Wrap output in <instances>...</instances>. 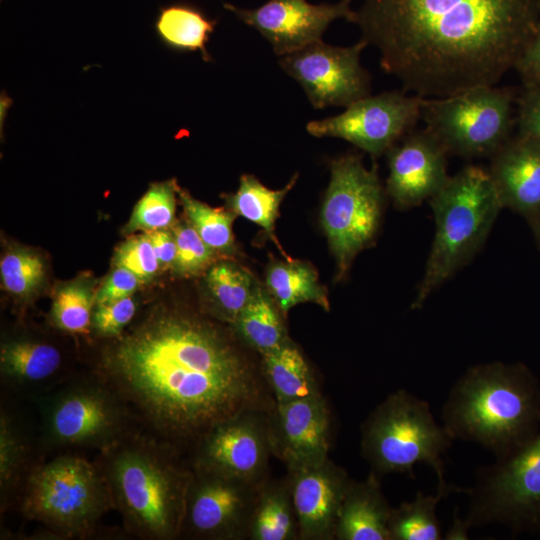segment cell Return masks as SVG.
Segmentation results:
<instances>
[{"mask_svg": "<svg viewBox=\"0 0 540 540\" xmlns=\"http://www.w3.org/2000/svg\"><path fill=\"white\" fill-rule=\"evenodd\" d=\"M267 287L283 313L303 302H313L329 309L324 287L316 271L305 262L286 261L271 263L266 276Z\"/></svg>", "mask_w": 540, "mask_h": 540, "instance_id": "23", "label": "cell"}, {"mask_svg": "<svg viewBox=\"0 0 540 540\" xmlns=\"http://www.w3.org/2000/svg\"><path fill=\"white\" fill-rule=\"evenodd\" d=\"M200 440L199 469L250 484L263 473L271 448L269 426L252 410L221 422Z\"/></svg>", "mask_w": 540, "mask_h": 540, "instance_id": "15", "label": "cell"}, {"mask_svg": "<svg viewBox=\"0 0 540 540\" xmlns=\"http://www.w3.org/2000/svg\"><path fill=\"white\" fill-rule=\"evenodd\" d=\"M518 135L540 141V85L524 86L517 99Z\"/></svg>", "mask_w": 540, "mask_h": 540, "instance_id": "39", "label": "cell"}, {"mask_svg": "<svg viewBox=\"0 0 540 540\" xmlns=\"http://www.w3.org/2000/svg\"><path fill=\"white\" fill-rule=\"evenodd\" d=\"M45 272L41 256L28 249H13L3 255L0 262L3 288L19 297L34 293L42 284Z\"/></svg>", "mask_w": 540, "mask_h": 540, "instance_id": "34", "label": "cell"}, {"mask_svg": "<svg viewBox=\"0 0 540 540\" xmlns=\"http://www.w3.org/2000/svg\"><path fill=\"white\" fill-rule=\"evenodd\" d=\"M423 97L402 91L369 95L339 115L310 121L309 134L344 139L365 152L378 156L413 130L421 119Z\"/></svg>", "mask_w": 540, "mask_h": 540, "instance_id": "11", "label": "cell"}, {"mask_svg": "<svg viewBox=\"0 0 540 540\" xmlns=\"http://www.w3.org/2000/svg\"><path fill=\"white\" fill-rule=\"evenodd\" d=\"M533 214H537V226H538V233L540 236V207Z\"/></svg>", "mask_w": 540, "mask_h": 540, "instance_id": "44", "label": "cell"}, {"mask_svg": "<svg viewBox=\"0 0 540 540\" xmlns=\"http://www.w3.org/2000/svg\"><path fill=\"white\" fill-rule=\"evenodd\" d=\"M113 264L115 267L129 270L140 282L151 280L160 268L152 244L145 233L121 243L115 251Z\"/></svg>", "mask_w": 540, "mask_h": 540, "instance_id": "36", "label": "cell"}, {"mask_svg": "<svg viewBox=\"0 0 540 540\" xmlns=\"http://www.w3.org/2000/svg\"><path fill=\"white\" fill-rule=\"evenodd\" d=\"M367 45L362 39L349 47L319 40L282 56L279 65L300 84L314 108L347 107L371 95L370 75L360 63Z\"/></svg>", "mask_w": 540, "mask_h": 540, "instance_id": "12", "label": "cell"}, {"mask_svg": "<svg viewBox=\"0 0 540 540\" xmlns=\"http://www.w3.org/2000/svg\"><path fill=\"white\" fill-rule=\"evenodd\" d=\"M537 1H538V3H539V6H540V0H537Z\"/></svg>", "mask_w": 540, "mask_h": 540, "instance_id": "45", "label": "cell"}, {"mask_svg": "<svg viewBox=\"0 0 540 540\" xmlns=\"http://www.w3.org/2000/svg\"><path fill=\"white\" fill-rule=\"evenodd\" d=\"M95 294L91 283L84 279L59 287L51 309L54 324L71 333H86L92 323Z\"/></svg>", "mask_w": 540, "mask_h": 540, "instance_id": "32", "label": "cell"}, {"mask_svg": "<svg viewBox=\"0 0 540 540\" xmlns=\"http://www.w3.org/2000/svg\"><path fill=\"white\" fill-rule=\"evenodd\" d=\"M447 495L418 492L412 501L392 508L389 519L390 540H440L441 528L436 516L440 500Z\"/></svg>", "mask_w": 540, "mask_h": 540, "instance_id": "29", "label": "cell"}, {"mask_svg": "<svg viewBox=\"0 0 540 540\" xmlns=\"http://www.w3.org/2000/svg\"><path fill=\"white\" fill-rule=\"evenodd\" d=\"M177 188L174 180L151 184L135 205L123 231L167 229L174 221Z\"/></svg>", "mask_w": 540, "mask_h": 540, "instance_id": "33", "label": "cell"}, {"mask_svg": "<svg viewBox=\"0 0 540 540\" xmlns=\"http://www.w3.org/2000/svg\"><path fill=\"white\" fill-rule=\"evenodd\" d=\"M488 171L503 208L533 214L540 207V141L510 137L491 156Z\"/></svg>", "mask_w": 540, "mask_h": 540, "instance_id": "20", "label": "cell"}, {"mask_svg": "<svg viewBox=\"0 0 540 540\" xmlns=\"http://www.w3.org/2000/svg\"><path fill=\"white\" fill-rule=\"evenodd\" d=\"M539 22L537 0H366L353 23L404 91L439 98L495 86Z\"/></svg>", "mask_w": 540, "mask_h": 540, "instance_id": "2", "label": "cell"}, {"mask_svg": "<svg viewBox=\"0 0 540 540\" xmlns=\"http://www.w3.org/2000/svg\"><path fill=\"white\" fill-rule=\"evenodd\" d=\"M124 406L105 386L79 387L63 394L49 415L52 438L68 445H101L121 437Z\"/></svg>", "mask_w": 540, "mask_h": 540, "instance_id": "17", "label": "cell"}, {"mask_svg": "<svg viewBox=\"0 0 540 540\" xmlns=\"http://www.w3.org/2000/svg\"><path fill=\"white\" fill-rule=\"evenodd\" d=\"M383 198L376 168H365L358 155H345L331 163L321 218L339 278L348 271L354 257L375 238Z\"/></svg>", "mask_w": 540, "mask_h": 540, "instance_id": "10", "label": "cell"}, {"mask_svg": "<svg viewBox=\"0 0 540 540\" xmlns=\"http://www.w3.org/2000/svg\"><path fill=\"white\" fill-rule=\"evenodd\" d=\"M206 282L223 315L234 323L254 291L251 276L233 263L220 262L208 271Z\"/></svg>", "mask_w": 540, "mask_h": 540, "instance_id": "31", "label": "cell"}, {"mask_svg": "<svg viewBox=\"0 0 540 540\" xmlns=\"http://www.w3.org/2000/svg\"><path fill=\"white\" fill-rule=\"evenodd\" d=\"M514 100L509 88L477 87L452 96L424 98L421 119L448 154L491 157L511 137Z\"/></svg>", "mask_w": 540, "mask_h": 540, "instance_id": "8", "label": "cell"}, {"mask_svg": "<svg viewBox=\"0 0 540 540\" xmlns=\"http://www.w3.org/2000/svg\"><path fill=\"white\" fill-rule=\"evenodd\" d=\"M514 68L524 86L540 85V22L516 60Z\"/></svg>", "mask_w": 540, "mask_h": 540, "instance_id": "41", "label": "cell"}, {"mask_svg": "<svg viewBox=\"0 0 540 540\" xmlns=\"http://www.w3.org/2000/svg\"><path fill=\"white\" fill-rule=\"evenodd\" d=\"M470 529L471 527L469 526L467 521L465 519L458 518L457 514L455 513L453 524L444 538L447 540L468 539V533Z\"/></svg>", "mask_w": 540, "mask_h": 540, "instance_id": "43", "label": "cell"}, {"mask_svg": "<svg viewBox=\"0 0 540 540\" xmlns=\"http://www.w3.org/2000/svg\"><path fill=\"white\" fill-rule=\"evenodd\" d=\"M269 426L271 448L290 469L321 464L330 446V412L320 394L277 402Z\"/></svg>", "mask_w": 540, "mask_h": 540, "instance_id": "18", "label": "cell"}, {"mask_svg": "<svg viewBox=\"0 0 540 540\" xmlns=\"http://www.w3.org/2000/svg\"><path fill=\"white\" fill-rule=\"evenodd\" d=\"M176 242L175 271L183 276H192L203 271L211 262L210 248L189 224H177L173 229Z\"/></svg>", "mask_w": 540, "mask_h": 540, "instance_id": "35", "label": "cell"}, {"mask_svg": "<svg viewBox=\"0 0 540 540\" xmlns=\"http://www.w3.org/2000/svg\"><path fill=\"white\" fill-rule=\"evenodd\" d=\"M469 497V526L500 524L515 533H540V431L526 445L480 467Z\"/></svg>", "mask_w": 540, "mask_h": 540, "instance_id": "9", "label": "cell"}, {"mask_svg": "<svg viewBox=\"0 0 540 540\" xmlns=\"http://www.w3.org/2000/svg\"><path fill=\"white\" fill-rule=\"evenodd\" d=\"M392 508L373 472L363 482L351 481L342 502L335 536L340 540H390Z\"/></svg>", "mask_w": 540, "mask_h": 540, "instance_id": "21", "label": "cell"}, {"mask_svg": "<svg viewBox=\"0 0 540 540\" xmlns=\"http://www.w3.org/2000/svg\"><path fill=\"white\" fill-rule=\"evenodd\" d=\"M233 324L242 339L261 355L287 339L274 303L260 288L254 289Z\"/></svg>", "mask_w": 540, "mask_h": 540, "instance_id": "26", "label": "cell"}, {"mask_svg": "<svg viewBox=\"0 0 540 540\" xmlns=\"http://www.w3.org/2000/svg\"><path fill=\"white\" fill-rule=\"evenodd\" d=\"M105 386L157 434L201 439L250 411L260 385L248 362L212 325L161 312L106 349Z\"/></svg>", "mask_w": 540, "mask_h": 540, "instance_id": "1", "label": "cell"}, {"mask_svg": "<svg viewBox=\"0 0 540 540\" xmlns=\"http://www.w3.org/2000/svg\"><path fill=\"white\" fill-rule=\"evenodd\" d=\"M248 532L254 540H288L298 536L289 483L270 485L260 491Z\"/></svg>", "mask_w": 540, "mask_h": 540, "instance_id": "24", "label": "cell"}, {"mask_svg": "<svg viewBox=\"0 0 540 540\" xmlns=\"http://www.w3.org/2000/svg\"><path fill=\"white\" fill-rule=\"evenodd\" d=\"M442 425L454 440L477 443L496 459L526 445L540 428V384L523 364H478L451 388Z\"/></svg>", "mask_w": 540, "mask_h": 540, "instance_id": "3", "label": "cell"}, {"mask_svg": "<svg viewBox=\"0 0 540 540\" xmlns=\"http://www.w3.org/2000/svg\"><path fill=\"white\" fill-rule=\"evenodd\" d=\"M351 2L314 5L306 0H269L255 9H241L231 4L224 7L256 29L271 44L275 54L284 56L321 40L335 19L354 22L356 11L350 8Z\"/></svg>", "mask_w": 540, "mask_h": 540, "instance_id": "13", "label": "cell"}, {"mask_svg": "<svg viewBox=\"0 0 540 540\" xmlns=\"http://www.w3.org/2000/svg\"><path fill=\"white\" fill-rule=\"evenodd\" d=\"M102 456L99 467L126 527L148 539L177 536L192 477L147 439L121 436Z\"/></svg>", "mask_w": 540, "mask_h": 540, "instance_id": "4", "label": "cell"}, {"mask_svg": "<svg viewBox=\"0 0 540 540\" xmlns=\"http://www.w3.org/2000/svg\"><path fill=\"white\" fill-rule=\"evenodd\" d=\"M1 371L21 382H37L56 372L61 354L52 345L28 340H14L2 345Z\"/></svg>", "mask_w": 540, "mask_h": 540, "instance_id": "27", "label": "cell"}, {"mask_svg": "<svg viewBox=\"0 0 540 540\" xmlns=\"http://www.w3.org/2000/svg\"><path fill=\"white\" fill-rule=\"evenodd\" d=\"M216 21L207 18L200 10L188 4H174L162 8L156 30L167 45L184 51H200L205 61L210 60L206 49L209 35Z\"/></svg>", "mask_w": 540, "mask_h": 540, "instance_id": "25", "label": "cell"}, {"mask_svg": "<svg viewBox=\"0 0 540 540\" xmlns=\"http://www.w3.org/2000/svg\"><path fill=\"white\" fill-rule=\"evenodd\" d=\"M139 282V279L129 270L115 267L96 291L95 304H104L129 297L135 292Z\"/></svg>", "mask_w": 540, "mask_h": 540, "instance_id": "40", "label": "cell"}, {"mask_svg": "<svg viewBox=\"0 0 540 540\" xmlns=\"http://www.w3.org/2000/svg\"><path fill=\"white\" fill-rule=\"evenodd\" d=\"M298 174L280 190H271L264 186L255 176L244 174L236 193L227 197L228 204L234 214L261 226L274 239V223L283 198L292 189Z\"/></svg>", "mask_w": 540, "mask_h": 540, "instance_id": "28", "label": "cell"}, {"mask_svg": "<svg viewBox=\"0 0 540 540\" xmlns=\"http://www.w3.org/2000/svg\"><path fill=\"white\" fill-rule=\"evenodd\" d=\"M453 441L436 422L429 404L406 390L390 394L362 425V453L374 474L402 473L414 478V467L425 463L437 475V490L447 496L464 490L444 479L443 456Z\"/></svg>", "mask_w": 540, "mask_h": 540, "instance_id": "6", "label": "cell"}, {"mask_svg": "<svg viewBox=\"0 0 540 540\" xmlns=\"http://www.w3.org/2000/svg\"><path fill=\"white\" fill-rule=\"evenodd\" d=\"M112 499L99 465L78 456H62L37 467L27 478L21 509L29 519L60 536H85Z\"/></svg>", "mask_w": 540, "mask_h": 540, "instance_id": "7", "label": "cell"}, {"mask_svg": "<svg viewBox=\"0 0 540 540\" xmlns=\"http://www.w3.org/2000/svg\"><path fill=\"white\" fill-rule=\"evenodd\" d=\"M289 487L302 539L335 536L338 514L351 483L347 474L330 461L290 469Z\"/></svg>", "mask_w": 540, "mask_h": 540, "instance_id": "19", "label": "cell"}, {"mask_svg": "<svg viewBox=\"0 0 540 540\" xmlns=\"http://www.w3.org/2000/svg\"><path fill=\"white\" fill-rule=\"evenodd\" d=\"M136 311L131 296L96 305L92 316V326L99 335L117 337L132 320Z\"/></svg>", "mask_w": 540, "mask_h": 540, "instance_id": "38", "label": "cell"}, {"mask_svg": "<svg viewBox=\"0 0 540 540\" xmlns=\"http://www.w3.org/2000/svg\"><path fill=\"white\" fill-rule=\"evenodd\" d=\"M435 236L413 309L467 263L485 242L503 208L488 170L466 166L429 199Z\"/></svg>", "mask_w": 540, "mask_h": 540, "instance_id": "5", "label": "cell"}, {"mask_svg": "<svg viewBox=\"0 0 540 540\" xmlns=\"http://www.w3.org/2000/svg\"><path fill=\"white\" fill-rule=\"evenodd\" d=\"M263 370L277 402H289L318 394L309 366L287 339L262 354Z\"/></svg>", "mask_w": 540, "mask_h": 540, "instance_id": "22", "label": "cell"}, {"mask_svg": "<svg viewBox=\"0 0 540 540\" xmlns=\"http://www.w3.org/2000/svg\"><path fill=\"white\" fill-rule=\"evenodd\" d=\"M149 238L159 267L164 269L174 265L176 242L173 231L159 229L145 232Z\"/></svg>", "mask_w": 540, "mask_h": 540, "instance_id": "42", "label": "cell"}, {"mask_svg": "<svg viewBox=\"0 0 540 540\" xmlns=\"http://www.w3.org/2000/svg\"><path fill=\"white\" fill-rule=\"evenodd\" d=\"M447 155L426 128L410 131L388 151L387 192L398 208L418 206L442 189L450 177Z\"/></svg>", "mask_w": 540, "mask_h": 540, "instance_id": "16", "label": "cell"}, {"mask_svg": "<svg viewBox=\"0 0 540 540\" xmlns=\"http://www.w3.org/2000/svg\"><path fill=\"white\" fill-rule=\"evenodd\" d=\"M198 472L191 478L182 528L211 539L248 530L258 496L254 484L199 468Z\"/></svg>", "mask_w": 540, "mask_h": 540, "instance_id": "14", "label": "cell"}, {"mask_svg": "<svg viewBox=\"0 0 540 540\" xmlns=\"http://www.w3.org/2000/svg\"><path fill=\"white\" fill-rule=\"evenodd\" d=\"M26 459V447L6 415L0 421V482L4 494L13 487Z\"/></svg>", "mask_w": 540, "mask_h": 540, "instance_id": "37", "label": "cell"}, {"mask_svg": "<svg viewBox=\"0 0 540 540\" xmlns=\"http://www.w3.org/2000/svg\"><path fill=\"white\" fill-rule=\"evenodd\" d=\"M177 193L190 225L202 240L213 250L232 252L235 248L232 233L234 213L200 202L179 187Z\"/></svg>", "mask_w": 540, "mask_h": 540, "instance_id": "30", "label": "cell"}]
</instances>
